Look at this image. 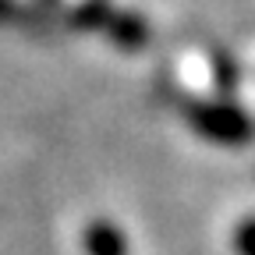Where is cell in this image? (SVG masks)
Wrapping results in <instances>:
<instances>
[{
	"mask_svg": "<svg viewBox=\"0 0 255 255\" xmlns=\"http://www.w3.org/2000/svg\"><path fill=\"white\" fill-rule=\"evenodd\" d=\"M199 124L206 128L209 135H216V138H227V142H241V138H248L252 135V124L245 121V117H238V114H223V110H202L199 114Z\"/></svg>",
	"mask_w": 255,
	"mask_h": 255,
	"instance_id": "6da1fadb",
	"label": "cell"
},
{
	"mask_svg": "<svg viewBox=\"0 0 255 255\" xmlns=\"http://www.w3.org/2000/svg\"><path fill=\"white\" fill-rule=\"evenodd\" d=\"M238 248H241V255H255V220H248L245 227H241V234H238Z\"/></svg>",
	"mask_w": 255,
	"mask_h": 255,
	"instance_id": "7a4b0ae2",
	"label": "cell"
}]
</instances>
